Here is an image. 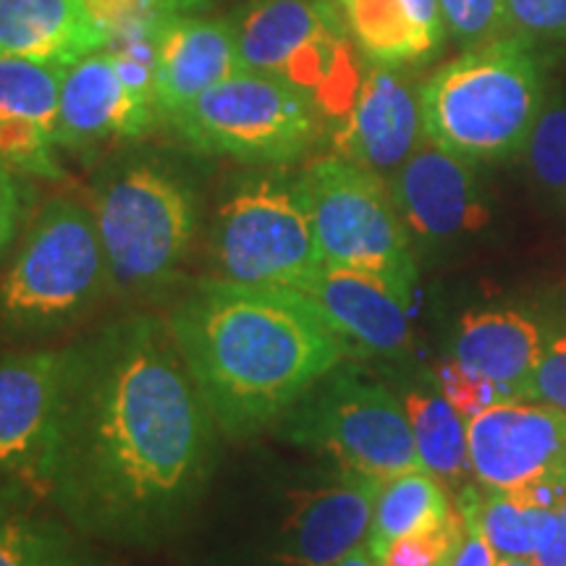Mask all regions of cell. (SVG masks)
<instances>
[{"instance_id":"6da1fadb","label":"cell","mask_w":566,"mask_h":566,"mask_svg":"<svg viewBox=\"0 0 566 566\" xmlns=\"http://www.w3.org/2000/svg\"><path fill=\"white\" fill-rule=\"evenodd\" d=\"M218 436L166 317H113L69 344L48 504L95 543L166 546L208 499Z\"/></svg>"},{"instance_id":"7a4b0ae2","label":"cell","mask_w":566,"mask_h":566,"mask_svg":"<svg viewBox=\"0 0 566 566\" xmlns=\"http://www.w3.org/2000/svg\"><path fill=\"white\" fill-rule=\"evenodd\" d=\"M221 436L273 430L325 373L354 357L317 302L292 286L200 279L166 317Z\"/></svg>"},{"instance_id":"3957f363","label":"cell","mask_w":566,"mask_h":566,"mask_svg":"<svg viewBox=\"0 0 566 566\" xmlns=\"http://www.w3.org/2000/svg\"><path fill=\"white\" fill-rule=\"evenodd\" d=\"M92 216L108 260L111 294L145 302L171 292L200 226L187 176L155 155H118L92 181Z\"/></svg>"},{"instance_id":"277c9868","label":"cell","mask_w":566,"mask_h":566,"mask_svg":"<svg viewBox=\"0 0 566 566\" xmlns=\"http://www.w3.org/2000/svg\"><path fill=\"white\" fill-rule=\"evenodd\" d=\"M424 139L467 163L512 158L543 111V71L520 34L464 48L420 84Z\"/></svg>"},{"instance_id":"5b68a950","label":"cell","mask_w":566,"mask_h":566,"mask_svg":"<svg viewBox=\"0 0 566 566\" xmlns=\"http://www.w3.org/2000/svg\"><path fill=\"white\" fill-rule=\"evenodd\" d=\"M111 292L95 216L71 197L34 212L0 273V344L38 346L87 317Z\"/></svg>"},{"instance_id":"8992f818","label":"cell","mask_w":566,"mask_h":566,"mask_svg":"<svg viewBox=\"0 0 566 566\" xmlns=\"http://www.w3.org/2000/svg\"><path fill=\"white\" fill-rule=\"evenodd\" d=\"M380 485L338 470L254 485L212 566H336L367 543Z\"/></svg>"},{"instance_id":"52a82bcc","label":"cell","mask_w":566,"mask_h":566,"mask_svg":"<svg viewBox=\"0 0 566 566\" xmlns=\"http://www.w3.org/2000/svg\"><path fill=\"white\" fill-rule=\"evenodd\" d=\"M273 433L296 449L331 459L344 475L375 483L422 470L405 405L349 359L325 373L275 422Z\"/></svg>"},{"instance_id":"ba28073f","label":"cell","mask_w":566,"mask_h":566,"mask_svg":"<svg viewBox=\"0 0 566 566\" xmlns=\"http://www.w3.org/2000/svg\"><path fill=\"white\" fill-rule=\"evenodd\" d=\"M325 268L370 275L412 302L417 263L409 229L384 176L342 155H323L296 176Z\"/></svg>"},{"instance_id":"9c48e42d","label":"cell","mask_w":566,"mask_h":566,"mask_svg":"<svg viewBox=\"0 0 566 566\" xmlns=\"http://www.w3.org/2000/svg\"><path fill=\"white\" fill-rule=\"evenodd\" d=\"M168 126L197 153L286 168L315 150L328 116L294 84L242 69L202 92Z\"/></svg>"},{"instance_id":"30bf717a","label":"cell","mask_w":566,"mask_h":566,"mask_svg":"<svg viewBox=\"0 0 566 566\" xmlns=\"http://www.w3.org/2000/svg\"><path fill=\"white\" fill-rule=\"evenodd\" d=\"M233 19L247 69L307 92L328 122L352 111L363 66L338 0H250Z\"/></svg>"},{"instance_id":"8fae6325","label":"cell","mask_w":566,"mask_h":566,"mask_svg":"<svg viewBox=\"0 0 566 566\" xmlns=\"http://www.w3.org/2000/svg\"><path fill=\"white\" fill-rule=\"evenodd\" d=\"M210 258L221 279L300 289L323 268L296 179L279 168L237 176L218 202Z\"/></svg>"},{"instance_id":"7c38bea8","label":"cell","mask_w":566,"mask_h":566,"mask_svg":"<svg viewBox=\"0 0 566 566\" xmlns=\"http://www.w3.org/2000/svg\"><path fill=\"white\" fill-rule=\"evenodd\" d=\"M69 346H0V480L48 499Z\"/></svg>"},{"instance_id":"4fadbf2b","label":"cell","mask_w":566,"mask_h":566,"mask_svg":"<svg viewBox=\"0 0 566 566\" xmlns=\"http://www.w3.org/2000/svg\"><path fill=\"white\" fill-rule=\"evenodd\" d=\"M158 124L155 97L126 80L116 53L84 55L63 74L55 126L59 150L87 153L111 142H134Z\"/></svg>"},{"instance_id":"5bb4252c","label":"cell","mask_w":566,"mask_h":566,"mask_svg":"<svg viewBox=\"0 0 566 566\" xmlns=\"http://www.w3.org/2000/svg\"><path fill=\"white\" fill-rule=\"evenodd\" d=\"M472 472L491 491H520L535 480L562 475L566 412L548 405L501 401L467 424Z\"/></svg>"},{"instance_id":"9a60e30c","label":"cell","mask_w":566,"mask_h":566,"mask_svg":"<svg viewBox=\"0 0 566 566\" xmlns=\"http://www.w3.org/2000/svg\"><path fill=\"white\" fill-rule=\"evenodd\" d=\"M342 158L391 179L424 142L420 87L407 66H363L357 97L334 134Z\"/></svg>"},{"instance_id":"2e32d148","label":"cell","mask_w":566,"mask_h":566,"mask_svg":"<svg viewBox=\"0 0 566 566\" xmlns=\"http://www.w3.org/2000/svg\"><path fill=\"white\" fill-rule=\"evenodd\" d=\"M69 66L0 59V163L30 179L61 181L59 103Z\"/></svg>"},{"instance_id":"e0dca14e","label":"cell","mask_w":566,"mask_h":566,"mask_svg":"<svg viewBox=\"0 0 566 566\" xmlns=\"http://www.w3.org/2000/svg\"><path fill=\"white\" fill-rule=\"evenodd\" d=\"M472 163L424 139L405 166L388 179L407 229L428 242L478 231L488 208L472 174Z\"/></svg>"},{"instance_id":"ac0fdd59","label":"cell","mask_w":566,"mask_h":566,"mask_svg":"<svg viewBox=\"0 0 566 566\" xmlns=\"http://www.w3.org/2000/svg\"><path fill=\"white\" fill-rule=\"evenodd\" d=\"M247 69L233 17L176 13L158 40L155 105L160 122H174L202 92Z\"/></svg>"},{"instance_id":"d6986e66","label":"cell","mask_w":566,"mask_h":566,"mask_svg":"<svg viewBox=\"0 0 566 566\" xmlns=\"http://www.w3.org/2000/svg\"><path fill=\"white\" fill-rule=\"evenodd\" d=\"M300 292L317 302L357 359L396 357L409 346V307L370 275L323 265Z\"/></svg>"},{"instance_id":"ffe728a7","label":"cell","mask_w":566,"mask_h":566,"mask_svg":"<svg viewBox=\"0 0 566 566\" xmlns=\"http://www.w3.org/2000/svg\"><path fill=\"white\" fill-rule=\"evenodd\" d=\"M105 48L87 0H0V59L71 66Z\"/></svg>"},{"instance_id":"44dd1931","label":"cell","mask_w":566,"mask_h":566,"mask_svg":"<svg viewBox=\"0 0 566 566\" xmlns=\"http://www.w3.org/2000/svg\"><path fill=\"white\" fill-rule=\"evenodd\" d=\"M0 566H113L30 488L0 480Z\"/></svg>"},{"instance_id":"7402d4cb","label":"cell","mask_w":566,"mask_h":566,"mask_svg":"<svg viewBox=\"0 0 566 566\" xmlns=\"http://www.w3.org/2000/svg\"><path fill=\"white\" fill-rule=\"evenodd\" d=\"M367 63L422 66L441 53L449 30L438 0H338Z\"/></svg>"},{"instance_id":"603a6c76","label":"cell","mask_w":566,"mask_h":566,"mask_svg":"<svg viewBox=\"0 0 566 566\" xmlns=\"http://www.w3.org/2000/svg\"><path fill=\"white\" fill-rule=\"evenodd\" d=\"M541 331L525 315L509 310L467 313L459 323L454 359L512 396L525 399V388L541 363Z\"/></svg>"},{"instance_id":"cb8c5ba5","label":"cell","mask_w":566,"mask_h":566,"mask_svg":"<svg viewBox=\"0 0 566 566\" xmlns=\"http://www.w3.org/2000/svg\"><path fill=\"white\" fill-rule=\"evenodd\" d=\"M454 512L446 485L424 470L396 475L380 485L375 495L367 548L375 558L399 537L438 527Z\"/></svg>"},{"instance_id":"d4e9b609","label":"cell","mask_w":566,"mask_h":566,"mask_svg":"<svg viewBox=\"0 0 566 566\" xmlns=\"http://www.w3.org/2000/svg\"><path fill=\"white\" fill-rule=\"evenodd\" d=\"M405 409L422 470L457 491L470 483V475L475 472H472L464 415L443 394L424 391H409Z\"/></svg>"},{"instance_id":"484cf974","label":"cell","mask_w":566,"mask_h":566,"mask_svg":"<svg viewBox=\"0 0 566 566\" xmlns=\"http://www.w3.org/2000/svg\"><path fill=\"white\" fill-rule=\"evenodd\" d=\"M457 509L478 527L499 558H535L533 504L520 491H491L467 483L457 491Z\"/></svg>"},{"instance_id":"4316f807","label":"cell","mask_w":566,"mask_h":566,"mask_svg":"<svg viewBox=\"0 0 566 566\" xmlns=\"http://www.w3.org/2000/svg\"><path fill=\"white\" fill-rule=\"evenodd\" d=\"M92 17L103 27L105 51L158 63V40L176 13L160 0H87Z\"/></svg>"},{"instance_id":"83f0119b","label":"cell","mask_w":566,"mask_h":566,"mask_svg":"<svg viewBox=\"0 0 566 566\" xmlns=\"http://www.w3.org/2000/svg\"><path fill=\"white\" fill-rule=\"evenodd\" d=\"M467 535L464 516L459 509L443 525L399 537L380 554V566H451Z\"/></svg>"},{"instance_id":"f1b7e54d","label":"cell","mask_w":566,"mask_h":566,"mask_svg":"<svg viewBox=\"0 0 566 566\" xmlns=\"http://www.w3.org/2000/svg\"><path fill=\"white\" fill-rule=\"evenodd\" d=\"M525 147L537 179L551 189L566 192V105L541 111Z\"/></svg>"},{"instance_id":"f546056e","label":"cell","mask_w":566,"mask_h":566,"mask_svg":"<svg viewBox=\"0 0 566 566\" xmlns=\"http://www.w3.org/2000/svg\"><path fill=\"white\" fill-rule=\"evenodd\" d=\"M451 38L464 48L506 34L504 0H438Z\"/></svg>"},{"instance_id":"4dcf8cb0","label":"cell","mask_w":566,"mask_h":566,"mask_svg":"<svg viewBox=\"0 0 566 566\" xmlns=\"http://www.w3.org/2000/svg\"><path fill=\"white\" fill-rule=\"evenodd\" d=\"M436 378L438 386H441V394L464 415V420H472L475 415L501 405V401H512V396L504 388L488 384L480 375L464 370L454 357L438 363Z\"/></svg>"},{"instance_id":"1f68e13d","label":"cell","mask_w":566,"mask_h":566,"mask_svg":"<svg viewBox=\"0 0 566 566\" xmlns=\"http://www.w3.org/2000/svg\"><path fill=\"white\" fill-rule=\"evenodd\" d=\"M34 192L30 176L0 163V268L9 263L21 233L30 226Z\"/></svg>"},{"instance_id":"d6a6232c","label":"cell","mask_w":566,"mask_h":566,"mask_svg":"<svg viewBox=\"0 0 566 566\" xmlns=\"http://www.w3.org/2000/svg\"><path fill=\"white\" fill-rule=\"evenodd\" d=\"M504 27L530 42L566 38V0H504Z\"/></svg>"},{"instance_id":"836d02e7","label":"cell","mask_w":566,"mask_h":566,"mask_svg":"<svg viewBox=\"0 0 566 566\" xmlns=\"http://www.w3.org/2000/svg\"><path fill=\"white\" fill-rule=\"evenodd\" d=\"M525 399L566 412V336L556 338L548 349H543L541 363L525 388Z\"/></svg>"},{"instance_id":"e575fe53","label":"cell","mask_w":566,"mask_h":566,"mask_svg":"<svg viewBox=\"0 0 566 566\" xmlns=\"http://www.w3.org/2000/svg\"><path fill=\"white\" fill-rule=\"evenodd\" d=\"M451 566H495V554H493L491 543L485 541V535L480 533L478 527L467 525L464 543H462V548H459V554Z\"/></svg>"},{"instance_id":"d590c367","label":"cell","mask_w":566,"mask_h":566,"mask_svg":"<svg viewBox=\"0 0 566 566\" xmlns=\"http://www.w3.org/2000/svg\"><path fill=\"white\" fill-rule=\"evenodd\" d=\"M535 562L541 566H566V495L558 506V533L554 543L543 554H537Z\"/></svg>"},{"instance_id":"8d00e7d4","label":"cell","mask_w":566,"mask_h":566,"mask_svg":"<svg viewBox=\"0 0 566 566\" xmlns=\"http://www.w3.org/2000/svg\"><path fill=\"white\" fill-rule=\"evenodd\" d=\"M174 13H208L218 0H160Z\"/></svg>"},{"instance_id":"74e56055","label":"cell","mask_w":566,"mask_h":566,"mask_svg":"<svg viewBox=\"0 0 566 566\" xmlns=\"http://www.w3.org/2000/svg\"><path fill=\"white\" fill-rule=\"evenodd\" d=\"M336 566H380V564H378V558L370 554L367 543H363V546L354 548L352 554H346Z\"/></svg>"},{"instance_id":"f35d334b","label":"cell","mask_w":566,"mask_h":566,"mask_svg":"<svg viewBox=\"0 0 566 566\" xmlns=\"http://www.w3.org/2000/svg\"><path fill=\"white\" fill-rule=\"evenodd\" d=\"M495 566H541L535 558H501Z\"/></svg>"},{"instance_id":"ab89813d","label":"cell","mask_w":566,"mask_h":566,"mask_svg":"<svg viewBox=\"0 0 566 566\" xmlns=\"http://www.w3.org/2000/svg\"><path fill=\"white\" fill-rule=\"evenodd\" d=\"M562 478L566 480V462H564V470H562Z\"/></svg>"}]
</instances>
